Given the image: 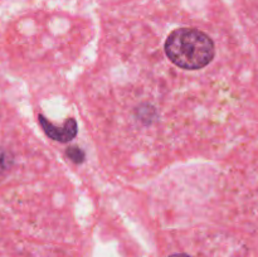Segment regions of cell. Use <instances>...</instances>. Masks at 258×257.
<instances>
[{
    "label": "cell",
    "mask_w": 258,
    "mask_h": 257,
    "mask_svg": "<svg viewBox=\"0 0 258 257\" xmlns=\"http://www.w3.org/2000/svg\"><path fill=\"white\" fill-rule=\"evenodd\" d=\"M13 164V156L4 149H0V174L10 169Z\"/></svg>",
    "instance_id": "obj_2"
},
{
    "label": "cell",
    "mask_w": 258,
    "mask_h": 257,
    "mask_svg": "<svg viewBox=\"0 0 258 257\" xmlns=\"http://www.w3.org/2000/svg\"><path fill=\"white\" fill-rule=\"evenodd\" d=\"M253 58L242 43L194 25L155 42L103 43L86 92L97 149L117 174L153 173L251 133L258 107Z\"/></svg>",
    "instance_id": "obj_1"
},
{
    "label": "cell",
    "mask_w": 258,
    "mask_h": 257,
    "mask_svg": "<svg viewBox=\"0 0 258 257\" xmlns=\"http://www.w3.org/2000/svg\"><path fill=\"white\" fill-rule=\"evenodd\" d=\"M169 257H190L188 253H174V254H170Z\"/></svg>",
    "instance_id": "obj_3"
}]
</instances>
